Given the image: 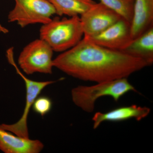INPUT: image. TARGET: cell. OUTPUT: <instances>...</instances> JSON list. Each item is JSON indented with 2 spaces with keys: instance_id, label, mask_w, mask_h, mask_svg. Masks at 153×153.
<instances>
[{
  "instance_id": "cell-3",
  "label": "cell",
  "mask_w": 153,
  "mask_h": 153,
  "mask_svg": "<svg viewBox=\"0 0 153 153\" xmlns=\"http://www.w3.org/2000/svg\"><path fill=\"white\" fill-rule=\"evenodd\" d=\"M84 36L79 16L69 19H52L43 25L40 38L49 44L54 52H64L74 47Z\"/></svg>"
},
{
  "instance_id": "cell-11",
  "label": "cell",
  "mask_w": 153,
  "mask_h": 153,
  "mask_svg": "<svg viewBox=\"0 0 153 153\" xmlns=\"http://www.w3.org/2000/svg\"><path fill=\"white\" fill-rule=\"evenodd\" d=\"M153 0H134L133 14L131 22L133 39L153 25Z\"/></svg>"
},
{
  "instance_id": "cell-6",
  "label": "cell",
  "mask_w": 153,
  "mask_h": 153,
  "mask_svg": "<svg viewBox=\"0 0 153 153\" xmlns=\"http://www.w3.org/2000/svg\"><path fill=\"white\" fill-rule=\"evenodd\" d=\"M53 52L49 44L40 38L30 42L23 49L19 55L18 63L27 74H51L54 67Z\"/></svg>"
},
{
  "instance_id": "cell-16",
  "label": "cell",
  "mask_w": 153,
  "mask_h": 153,
  "mask_svg": "<svg viewBox=\"0 0 153 153\" xmlns=\"http://www.w3.org/2000/svg\"><path fill=\"white\" fill-rule=\"evenodd\" d=\"M8 32L9 30L7 28L3 27L2 25L0 24V33L6 34V33H7Z\"/></svg>"
},
{
  "instance_id": "cell-9",
  "label": "cell",
  "mask_w": 153,
  "mask_h": 153,
  "mask_svg": "<svg viewBox=\"0 0 153 153\" xmlns=\"http://www.w3.org/2000/svg\"><path fill=\"white\" fill-rule=\"evenodd\" d=\"M150 112V108L147 107L138 106L136 105L120 107L105 113L97 112L92 118L93 128H98L104 122H118L131 119H134L140 121L147 117Z\"/></svg>"
},
{
  "instance_id": "cell-10",
  "label": "cell",
  "mask_w": 153,
  "mask_h": 153,
  "mask_svg": "<svg viewBox=\"0 0 153 153\" xmlns=\"http://www.w3.org/2000/svg\"><path fill=\"white\" fill-rule=\"evenodd\" d=\"M44 148L41 141L19 137L0 128V150L5 153H39Z\"/></svg>"
},
{
  "instance_id": "cell-8",
  "label": "cell",
  "mask_w": 153,
  "mask_h": 153,
  "mask_svg": "<svg viewBox=\"0 0 153 153\" xmlns=\"http://www.w3.org/2000/svg\"><path fill=\"white\" fill-rule=\"evenodd\" d=\"M87 39L102 47L122 51L133 40L130 23L122 18L101 33Z\"/></svg>"
},
{
  "instance_id": "cell-15",
  "label": "cell",
  "mask_w": 153,
  "mask_h": 153,
  "mask_svg": "<svg viewBox=\"0 0 153 153\" xmlns=\"http://www.w3.org/2000/svg\"><path fill=\"white\" fill-rule=\"evenodd\" d=\"M52 102L51 99L47 96H38L33 103L32 107L36 113L43 117L50 112L52 109Z\"/></svg>"
},
{
  "instance_id": "cell-1",
  "label": "cell",
  "mask_w": 153,
  "mask_h": 153,
  "mask_svg": "<svg viewBox=\"0 0 153 153\" xmlns=\"http://www.w3.org/2000/svg\"><path fill=\"white\" fill-rule=\"evenodd\" d=\"M53 65L76 79L96 83L128 78L149 66L143 59L102 47L84 37L53 59Z\"/></svg>"
},
{
  "instance_id": "cell-5",
  "label": "cell",
  "mask_w": 153,
  "mask_h": 153,
  "mask_svg": "<svg viewBox=\"0 0 153 153\" xmlns=\"http://www.w3.org/2000/svg\"><path fill=\"white\" fill-rule=\"evenodd\" d=\"M15 5L8 16L9 22H16L21 27L36 24H47L56 14L48 0H14Z\"/></svg>"
},
{
  "instance_id": "cell-13",
  "label": "cell",
  "mask_w": 153,
  "mask_h": 153,
  "mask_svg": "<svg viewBox=\"0 0 153 153\" xmlns=\"http://www.w3.org/2000/svg\"><path fill=\"white\" fill-rule=\"evenodd\" d=\"M54 6L56 14L69 17L80 16L95 4L93 0H48Z\"/></svg>"
},
{
  "instance_id": "cell-4",
  "label": "cell",
  "mask_w": 153,
  "mask_h": 153,
  "mask_svg": "<svg viewBox=\"0 0 153 153\" xmlns=\"http://www.w3.org/2000/svg\"><path fill=\"white\" fill-rule=\"evenodd\" d=\"M7 57L9 63L16 69L25 82L26 87V103L24 112L21 117L16 123L12 124H1L0 128L15 134L19 137L29 138V130L27 126L28 116L30 110L36 98L44 88L48 85L56 82L54 80L37 81L29 79L21 71L14 60L13 48L11 47L7 51Z\"/></svg>"
},
{
  "instance_id": "cell-7",
  "label": "cell",
  "mask_w": 153,
  "mask_h": 153,
  "mask_svg": "<svg viewBox=\"0 0 153 153\" xmlns=\"http://www.w3.org/2000/svg\"><path fill=\"white\" fill-rule=\"evenodd\" d=\"M85 38L98 35L123 18L101 3H97L80 16Z\"/></svg>"
},
{
  "instance_id": "cell-2",
  "label": "cell",
  "mask_w": 153,
  "mask_h": 153,
  "mask_svg": "<svg viewBox=\"0 0 153 153\" xmlns=\"http://www.w3.org/2000/svg\"><path fill=\"white\" fill-rule=\"evenodd\" d=\"M130 91L137 92L127 78L97 82L90 86L79 85L71 91V98L74 104L83 111L91 113L94 111L97 100L102 97H112L115 102Z\"/></svg>"
},
{
  "instance_id": "cell-14",
  "label": "cell",
  "mask_w": 153,
  "mask_h": 153,
  "mask_svg": "<svg viewBox=\"0 0 153 153\" xmlns=\"http://www.w3.org/2000/svg\"><path fill=\"white\" fill-rule=\"evenodd\" d=\"M100 3L117 13L131 24L133 14L134 0H99Z\"/></svg>"
},
{
  "instance_id": "cell-12",
  "label": "cell",
  "mask_w": 153,
  "mask_h": 153,
  "mask_svg": "<svg viewBox=\"0 0 153 153\" xmlns=\"http://www.w3.org/2000/svg\"><path fill=\"white\" fill-rule=\"evenodd\" d=\"M128 55L144 60L149 66L153 63V27L132 40L123 50Z\"/></svg>"
}]
</instances>
